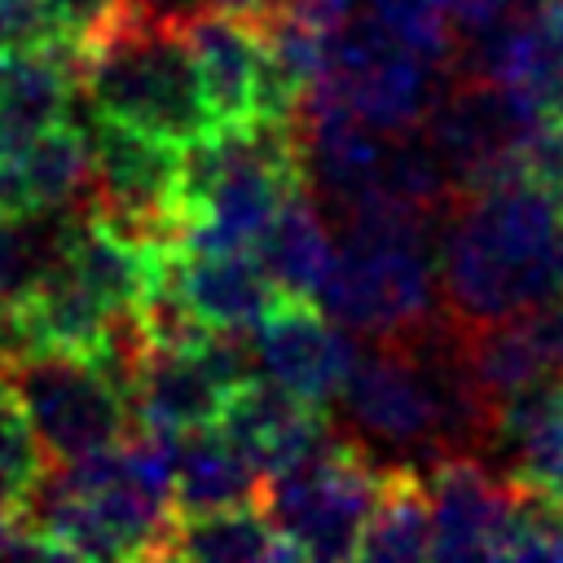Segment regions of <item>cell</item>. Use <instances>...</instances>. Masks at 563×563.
<instances>
[{"instance_id": "obj_16", "label": "cell", "mask_w": 563, "mask_h": 563, "mask_svg": "<svg viewBox=\"0 0 563 563\" xmlns=\"http://www.w3.org/2000/svg\"><path fill=\"white\" fill-rule=\"evenodd\" d=\"M158 559H198V563H295L299 550L273 532L264 510L255 501L224 506V510H198V515H172V528L163 537Z\"/></svg>"}, {"instance_id": "obj_10", "label": "cell", "mask_w": 563, "mask_h": 563, "mask_svg": "<svg viewBox=\"0 0 563 563\" xmlns=\"http://www.w3.org/2000/svg\"><path fill=\"white\" fill-rule=\"evenodd\" d=\"M246 343L260 378L312 405L334 400L356 352V343L312 299H290V295L273 299V308L246 330Z\"/></svg>"}, {"instance_id": "obj_22", "label": "cell", "mask_w": 563, "mask_h": 563, "mask_svg": "<svg viewBox=\"0 0 563 563\" xmlns=\"http://www.w3.org/2000/svg\"><path fill=\"white\" fill-rule=\"evenodd\" d=\"M123 13H128V0H44L53 48H66L75 57L92 48Z\"/></svg>"}, {"instance_id": "obj_15", "label": "cell", "mask_w": 563, "mask_h": 563, "mask_svg": "<svg viewBox=\"0 0 563 563\" xmlns=\"http://www.w3.org/2000/svg\"><path fill=\"white\" fill-rule=\"evenodd\" d=\"M260 484L264 475L246 462V453L216 422L176 431V453H172V510L176 515L246 506L260 497Z\"/></svg>"}, {"instance_id": "obj_26", "label": "cell", "mask_w": 563, "mask_h": 563, "mask_svg": "<svg viewBox=\"0 0 563 563\" xmlns=\"http://www.w3.org/2000/svg\"><path fill=\"white\" fill-rule=\"evenodd\" d=\"M128 9L150 22H163V26H185L202 9V0H128Z\"/></svg>"}, {"instance_id": "obj_23", "label": "cell", "mask_w": 563, "mask_h": 563, "mask_svg": "<svg viewBox=\"0 0 563 563\" xmlns=\"http://www.w3.org/2000/svg\"><path fill=\"white\" fill-rule=\"evenodd\" d=\"M523 176H532L563 207V114L541 119L523 145Z\"/></svg>"}, {"instance_id": "obj_12", "label": "cell", "mask_w": 563, "mask_h": 563, "mask_svg": "<svg viewBox=\"0 0 563 563\" xmlns=\"http://www.w3.org/2000/svg\"><path fill=\"white\" fill-rule=\"evenodd\" d=\"M163 286L211 330H251L277 299L251 251H167Z\"/></svg>"}, {"instance_id": "obj_18", "label": "cell", "mask_w": 563, "mask_h": 563, "mask_svg": "<svg viewBox=\"0 0 563 563\" xmlns=\"http://www.w3.org/2000/svg\"><path fill=\"white\" fill-rule=\"evenodd\" d=\"M422 554H431V510H427L422 462L383 457L356 559L391 563V559H422Z\"/></svg>"}, {"instance_id": "obj_1", "label": "cell", "mask_w": 563, "mask_h": 563, "mask_svg": "<svg viewBox=\"0 0 563 563\" xmlns=\"http://www.w3.org/2000/svg\"><path fill=\"white\" fill-rule=\"evenodd\" d=\"M440 224L435 277L453 321H493L563 295V207L532 176L462 194Z\"/></svg>"}, {"instance_id": "obj_11", "label": "cell", "mask_w": 563, "mask_h": 563, "mask_svg": "<svg viewBox=\"0 0 563 563\" xmlns=\"http://www.w3.org/2000/svg\"><path fill=\"white\" fill-rule=\"evenodd\" d=\"M216 427L246 453V462L260 475H277L286 466H295L330 435L325 405L299 400L295 391H286L260 374L242 378L224 396Z\"/></svg>"}, {"instance_id": "obj_14", "label": "cell", "mask_w": 563, "mask_h": 563, "mask_svg": "<svg viewBox=\"0 0 563 563\" xmlns=\"http://www.w3.org/2000/svg\"><path fill=\"white\" fill-rule=\"evenodd\" d=\"M251 255L260 260V268L273 282L277 295L317 303L325 268L334 260V233H330V220L317 207L308 185H299V189H290L282 198V207L273 211L268 229L255 238Z\"/></svg>"}, {"instance_id": "obj_6", "label": "cell", "mask_w": 563, "mask_h": 563, "mask_svg": "<svg viewBox=\"0 0 563 563\" xmlns=\"http://www.w3.org/2000/svg\"><path fill=\"white\" fill-rule=\"evenodd\" d=\"M48 466L123 440L132 427L123 383L84 352H22L0 365Z\"/></svg>"}, {"instance_id": "obj_9", "label": "cell", "mask_w": 563, "mask_h": 563, "mask_svg": "<svg viewBox=\"0 0 563 563\" xmlns=\"http://www.w3.org/2000/svg\"><path fill=\"white\" fill-rule=\"evenodd\" d=\"M207 110H211V128L220 123H290L299 92L295 84L277 70V62L268 57L264 40L255 35V26L224 18L216 9H198L185 26H180Z\"/></svg>"}, {"instance_id": "obj_21", "label": "cell", "mask_w": 563, "mask_h": 563, "mask_svg": "<svg viewBox=\"0 0 563 563\" xmlns=\"http://www.w3.org/2000/svg\"><path fill=\"white\" fill-rule=\"evenodd\" d=\"M44 471H48V457H44L18 396L9 391V383L0 374V506L18 515L26 506V497L40 488Z\"/></svg>"}, {"instance_id": "obj_17", "label": "cell", "mask_w": 563, "mask_h": 563, "mask_svg": "<svg viewBox=\"0 0 563 563\" xmlns=\"http://www.w3.org/2000/svg\"><path fill=\"white\" fill-rule=\"evenodd\" d=\"M510 453V475L563 497V374L541 378L497 409V444Z\"/></svg>"}, {"instance_id": "obj_20", "label": "cell", "mask_w": 563, "mask_h": 563, "mask_svg": "<svg viewBox=\"0 0 563 563\" xmlns=\"http://www.w3.org/2000/svg\"><path fill=\"white\" fill-rule=\"evenodd\" d=\"M79 211H18L0 216V308L18 303L62 255Z\"/></svg>"}, {"instance_id": "obj_13", "label": "cell", "mask_w": 563, "mask_h": 563, "mask_svg": "<svg viewBox=\"0 0 563 563\" xmlns=\"http://www.w3.org/2000/svg\"><path fill=\"white\" fill-rule=\"evenodd\" d=\"M422 484L431 510V554L488 559L506 479H497L479 453H440L422 466Z\"/></svg>"}, {"instance_id": "obj_25", "label": "cell", "mask_w": 563, "mask_h": 563, "mask_svg": "<svg viewBox=\"0 0 563 563\" xmlns=\"http://www.w3.org/2000/svg\"><path fill=\"white\" fill-rule=\"evenodd\" d=\"M0 554H22V559H53V550L22 528V519L13 510L0 506Z\"/></svg>"}, {"instance_id": "obj_27", "label": "cell", "mask_w": 563, "mask_h": 563, "mask_svg": "<svg viewBox=\"0 0 563 563\" xmlns=\"http://www.w3.org/2000/svg\"><path fill=\"white\" fill-rule=\"evenodd\" d=\"M277 4H282V0H202V9H216V13L238 18V22H246V26L264 22V18H268Z\"/></svg>"}, {"instance_id": "obj_8", "label": "cell", "mask_w": 563, "mask_h": 563, "mask_svg": "<svg viewBox=\"0 0 563 563\" xmlns=\"http://www.w3.org/2000/svg\"><path fill=\"white\" fill-rule=\"evenodd\" d=\"M444 75L449 66L391 35L356 4L352 18L330 35L325 70L308 88L330 92L378 132H405L422 119Z\"/></svg>"}, {"instance_id": "obj_7", "label": "cell", "mask_w": 563, "mask_h": 563, "mask_svg": "<svg viewBox=\"0 0 563 563\" xmlns=\"http://www.w3.org/2000/svg\"><path fill=\"white\" fill-rule=\"evenodd\" d=\"M537 123V106L515 88L471 70H449L431 106L422 110L418 132L435 150L444 176L462 198L471 189L523 172V145Z\"/></svg>"}, {"instance_id": "obj_5", "label": "cell", "mask_w": 563, "mask_h": 563, "mask_svg": "<svg viewBox=\"0 0 563 563\" xmlns=\"http://www.w3.org/2000/svg\"><path fill=\"white\" fill-rule=\"evenodd\" d=\"M84 136L92 167L84 216L141 246L172 251L185 229L180 145L101 114Z\"/></svg>"}, {"instance_id": "obj_19", "label": "cell", "mask_w": 563, "mask_h": 563, "mask_svg": "<svg viewBox=\"0 0 563 563\" xmlns=\"http://www.w3.org/2000/svg\"><path fill=\"white\" fill-rule=\"evenodd\" d=\"M488 559H554L563 563V497L506 475L501 515L493 528Z\"/></svg>"}, {"instance_id": "obj_4", "label": "cell", "mask_w": 563, "mask_h": 563, "mask_svg": "<svg viewBox=\"0 0 563 563\" xmlns=\"http://www.w3.org/2000/svg\"><path fill=\"white\" fill-rule=\"evenodd\" d=\"M378 488V457L352 435H325L295 466L264 475L255 506L299 559H356Z\"/></svg>"}, {"instance_id": "obj_2", "label": "cell", "mask_w": 563, "mask_h": 563, "mask_svg": "<svg viewBox=\"0 0 563 563\" xmlns=\"http://www.w3.org/2000/svg\"><path fill=\"white\" fill-rule=\"evenodd\" d=\"M339 220L343 233L317 290V308L334 325L361 339H383L418 330L444 312L435 277V216L374 198Z\"/></svg>"}, {"instance_id": "obj_3", "label": "cell", "mask_w": 563, "mask_h": 563, "mask_svg": "<svg viewBox=\"0 0 563 563\" xmlns=\"http://www.w3.org/2000/svg\"><path fill=\"white\" fill-rule=\"evenodd\" d=\"M75 75L101 119L154 132L176 145L211 128V110L180 26H163L128 9L92 48L75 57Z\"/></svg>"}, {"instance_id": "obj_24", "label": "cell", "mask_w": 563, "mask_h": 563, "mask_svg": "<svg viewBox=\"0 0 563 563\" xmlns=\"http://www.w3.org/2000/svg\"><path fill=\"white\" fill-rule=\"evenodd\" d=\"M440 9H444V18H449V26L471 31V26H484V22H493V18L510 13V9H519V0H440Z\"/></svg>"}]
</instances>
